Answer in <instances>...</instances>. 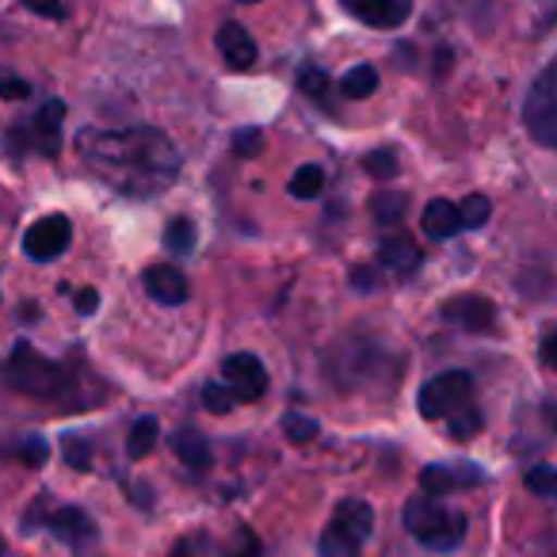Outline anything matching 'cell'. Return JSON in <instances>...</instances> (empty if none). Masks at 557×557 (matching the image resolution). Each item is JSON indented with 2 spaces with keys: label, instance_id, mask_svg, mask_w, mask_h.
I'll use <instances>...</instances> for the list:
<instances>
[{
  "label": "cell",
  "instance_id": "35",
  "mask_svg": "<svg viewBox=\"0 0 557 557\" xmlns=\"http://www.w3.org/2000/svg\"><path fill=\"white\" fill-rule=\"evenodd\" d=\"M351 287H356L359 295H371V290L382 287V271L374 268V263H359V268H351Z\"/></svg>",
  "mask_w": 557,
  "mask_h": 557
},
{
  "label": "cell",
  "instance_id": "39",
  "mask_svg": "<svg viewBox=\"0 0 557 557\" xmlns=\"http://www.w3.org/2000/svg\"><path fill=\"white\" fill-rule=\"evenodd\" d=\"M24 9L39 12V16H47V20H65V4H62V0H24Z\"/></svg>",
  "mask_w": 557,
  "mask_h": 557
},
{
  "label": "cell",
  "instance_id": "23",
  "mask_svg": "<svg viewBox=\"0 0 557 557\" xmlns=\"http://www.w3.org/2000/svg\"><path fill=\"white\" fill-rule=\"evenodd\" d=\"M321 187H325V172H321V164H302V169L290 176V195L295 199H318Z\"/></svg>",
  "mask_w": 557,
  "mask_h": 557
},
{
  "label": "cell",
  "instance_id": "31",
  "mask_svg": "<svg viewBox=\"0 0 557 557\" xmlns=\"http://www.w3.org/2000/svg\"><path fill=\"white\" fill-rule=\"evenodd\" d=\"M16 455H20V462H24L27 470H39V466L50 458V447H47V440H42V435H27V440L20 443Z\"/></svg>",
  "mask_w": 557,
  "mask_h": 557
},
{
  "label": "cell",
  "instance_id": "11",
  "mask_svg": "<svg viewBox=\"0 0 557 557\" xmlns=\"http://www.w3.org/2000/svg\"><path fill=\"white\" fill-rule=\"evenodd\" d=\"M141 283H146V295L161 306H184L187 295H191L187 275L180 268H172V263H153V268H146Z\"/></svg>",
  "mask_w": 557,
  "mask_h": 557
},
{
  "label": "cell",
  "instance_id": "18",
  "mask_svg": "<svg viewBox=\"0 0 557 557\" xmlns=\"http://www.w3.org/2000/svg\"><path fill=\"white\" fill-rule=\"evenodd\" d=\"M379 260L394 271H417L420 263V248L409 237H386L379 245Z\"/></svg>",
  "mask_w": 557,
  "mask_h": 557
},
{
  "label": "cell",
  "instance_id": "25",
  "mask_svg": "<svg viewBox=\"0 0 557 557\" xmlns=\"http://www.w3.org/2000/svg\"><path fill=\"white\" fill-rule=\"evenodd\" d=\"M493 214V202L485 195H466L462 207H458V218H462V230H481Z\"/></svg>",
  "mask_w": 557,
  "mask_h": 557
},
{
  "label": "cell",
  "instance_id": "32",
  "mask_svg": "<svg viewBox=\"0 0 557 557\" xmlns=\"http://www.w3.org/2000/svg\"><path fill=\"white\" fill-rule=\"evenodd\" d=\"M363 164H367V172H371L374 180H394L397 176V153H394V149H374Z\"/></svg>",
  "mask_w": 557,
  "mask_h": 557
},
{
  "label": "cell",
  "instance_id": "33",
  "mask_svg": "<svg viewBox=\"0 0 557 557\" xmlns=\"http://www.w3.org/2000/svg\"><path fill=\"white\" fill-rule=\"evenodd\" d=\"M263 554V546H260V539H256L248 527H237V534H233V542H230V549H225V557H260Z\"/></svg>",
  "mask_w": 557,
  "mask_h": 557
},
{
  "label": "cell",
  "instance_id": "24",
  "mask_svg": "<svg viewBox=\"0 0 557 557\" xmlns=\"http://www.w3.org/2000/svg\"><path fill=\"white\" fill-rule=\"evenodd\" d=\"M164 245H169L172 256H191L195 248V225L187 218H172L169 230H164Z\"/></svg>",
  "mask_w": 557,
  "mask_h": 557
},
{
  "label": "cell",
  "instance_id": "36",
  "mask_svg": "<svg viewBox=\"0 0 557 557\" xmlns=\"http://www.w3.org/2000/svg\"><path fill=\"white\" fill-rule=\"evenodd\" d=\"M321 557H359V549L351 542H344L333 527H325V534H321Z\"/></svg>",
  "mask_w": 557,
  "mask_h": 557
},
{
  "label": "cell",
  "instance_id": "14",
  "mask_svg": "<svg viewBox=\"0 0 557 557\" xmlns=\"http://www.w3.org/2000/svg\"><path fill=\"white\" fill-rule=\"evenodd\" d=\"M333 527L336 534H341L344 542H351V546H363L367 539H371V531H374V511H371V504L367 500H344L341 508H336V516H333Z\"/></svg>",
  "mask_w": 557,
  "mask_h": 557
},
{
  "label": "cell",
  "instance_id": "19",
  "mask_svg": "<svg viewBox=\"0 0 557 557\" xmlns=\"http://www.w3.org/2000/svg\"><path fill=\"white\" fill-rule=\"evenodd\" d=\"M374 88H379V70L374 65H351L341 77V92L348 100H367V96H374Z\"/></svg>",
  "mask_w": 557,
  "mask_h": 557
},
{
  "label": "cell",
  "instance_id": "8",
  "mask_svg": "<svg viewBox=\"0 0 557 557\" xmlns=\"http://www.w3.org/2000/svg\"><path fill=\"white\" fill-rule=\"evenodd\" d=\"M485 481V473L470 462H432L420 470V488L424 496H450L462 493V488H473Z\"/></svg>",
  "mask_w": 557,
  "mask_h": 557
},
{
  "label": "cell",
  "instance_id": "30",
  "mask_svg": "<svg viewBox=\"0 0 557 557\" xmlns=\"http://www.w3.org/2000/svg\"><path fill=\"white\" fill-rule=\"evenodd\" d=\"M527 488H531L534 496H542V500H554L557 470L554 466H534V470H527Z\"/></svg>",
  "mask_w": 557,
  "mask_h": 557
},
{
  "label": "cell",
  "instance_id": "15",
  "mask_svg": "<svg viewBox=\"0 0 557 557\" xmlns=\"http://www.w3.org/2000/svg\"><path fill=\"white\" fill-rule=\"evenodd\" d=\"M47 527L54 531L58 542H70L73 549H85L96 542V523L85 508H58L54 516L47 519Z\"/></svg>",
  "mask_w": 557,
  "mask_h": 557
},
{
  "label": "cell",
  "instance_id": "34",
  "mask_svg": "<svg viewBox=\"0 0 557 557\" xmlns=\"http://www.w3.org/2000/svg\"><path fill=\"white\" fill-rule=\"evenodd\" d=\"M260 149H263V134L256 126H240L233 134V153L237 157H260Z\"/></svg>",
  "mask_w": 557,
  "mask_h": 557
},
{
  "label": "cell",
  "instance_id": "9",
  "mask_svg": "<svg viewBox=\"0 0 557 557\" xmlns=\"http://www.w3.org/2000/svg\"><path fill=\"white\" fill-rule=\"evenodd\" d=\"M341 9L351 20H359V24L394 32V27H401L412 16V0H341Z\"/></svg>",
  "mask_w": 557,
  "mask_h": 557
},
{
  "label": "cell",
  "instance_id": "27",
  "mask_svg": "<svg viewBox=\"0 0 557 557\" xmlns=\"http://www.w3.org/2000/svg\"><path fill=\"white\" fill-rule=\"evenodd\" d=\"M298 88H302L310 100L325 103L329 100V73L321 70V65H302V73H298Z\"/></svg>",
  "mask_w": 557,
  "mask_h": 557
},
{
  "label": "cell",
  "instance_id": "26",
  "mask_svg": "<svg viewBox=\"0 0 557 557\" xmlns=\"http://www.w3.org/2000/svg\"><path fill=\"white\" fill-rule=\"evenodd\" d=\"M202 405H207V412H218V417H225V412L237 409V397H233L230 386L218 379V382H207V386H202Z\"/></svg>",
  "mask_w": 557,
  "mask_h": 557
},
{
  "label": "cell",
  "instance_id": "37",
  "mask_svg": "<svg viewBox=\"0 0 557 557\" xmlns=\"http://www.w3.org/2000/svg\"><path fill=\"white\" fill-rule=\"evenodd\" d=\"M73 306H77L81 318H92V313L100 310V290H92V287L77 290V295H73Z\"/></svg>",
  "mask_w": 557,
  "mask_h": 557
},
{
  "label": "cell",
  "instance_id": "1",
  "mask_svg": "<svg viewBox=\"0 0 557 557\" xmlns=\"http://www.w3.org/2000/svg\"><path fill=\"white\" fill-rule=\"evenodd\" d=\"M77 153L103 184L115 191L146 199V195L169 187L180 176V149L169 134L153 126H131V131H81Z\"/></svg>",
  "mask_w": 557,
  "mask_h": 557
},
{
  "label": "cell",
  "instance_id": "21",
  "mask_svg": "<svg viewBox=\"0 0 557 557\" xmlns=\"http://www.w3.org/2000/svg\"><path fill=\"white\" fill-rule=\"evenodd\" d=\"M157 420L153 417H141V420H134L131 424V435H126V455L131 458H146L149 450L157 447Z\"/></svg>",
  "mask_w": 557,
  "mask_h": 557
},
{
  "label": "cell",
  "instance_id": "20",
  "mask_svg": "<svg viewBox=\"0 0 557 557\" xmlns=\"http://www.w3.org/2000/svg\"><path fill=\"white\" fill-rule=\"evenodd\" d=\"M405 207H409V195L405 191H382L371 199V218L379 225H401Z\"/></svg>",
  "mask_w": 557,
  "mask_h": 557
},
{
  "label": "cell",
  "instance_id": "22",
  "mask_svg": "<svg viewBox=\"0 0 557 557\" xmlns=\"http://www.w3.org/2000/svg\"><path fill=\"white\" fill-rule=\"evenodd\" d=\"M481 424H485V420H481V409L473 401H466L462 409H455L447 417V432H450V440H473V435L481 432Z\"/></svg>",
  "mask_w": 557,
  "mask_h": 557
},
{
  "label": "cell",
  "instance_id": "4",
  "mask_svg": "<svg viewBox=\"0 0 557 557\" xmlns=\"http://www.w3.org/2000/svg\"><path fill=\"white\" fill-rule=\"evenodd\" d=\"M523 123L542 149L557 146V70L554 65H546V70L534 77V85L527 88Z\"/></svg>",
  "mask_w": 557,
  "mask_h": 557
},
{
  "label": "cell",
  "instance_id": "2",
  "mask_svg": "<svg viewBox=\"0 0 557 557\" xmlns=\"http://www.w3.org/2000/svg\"><path fill=\"white\" fill-rule=\"evenodd\" d=\"M4 382H9L12 389H20V394L39 397V401H58V397H65L73 386L70 371L58 367L54 359L39 356L27 341H20L16 348H12L9 363H4Z\"/></svg>",
  "mask_w": 557,
  "mask_h": 557
},
{
  "label": "cell",
  "instance_id": "10",
  "mask_svg": "<svg viewBox=\"0 0 557 557\" xmlns=\"http://www.w3.org/2000/svg\"><path fill=\"white\" fill-rule=\"evenodd\" d=\"M443 318L455 329H466V333H493L496 329V310L488 298L481 295H458L443 306Z\"/></svg>",
  "mask_w": 557,
  "mask_h": 557
},
{
  "label": "cell",
  "instance_id": "6",
  "mask_svg": "<svg viewBox=\"0 0 557 557\" xmlns=\"http://www.w3.org/2000/svg\"><path fill=\"white\" fill-rule=\"evenodd\" d=\"M70 237H73V225L65 214H47L24 233V252L39 263H50L70 248Z\"/></svg>",
  "mask_w": 557,
  "mask_h": 557
},
{
  "label": "cell",
  "instance_id": "16",
  "mask_svg": "<svg viewBox=\"0 0 557 557\" xmlns=\"http://www.w3.org/2000/svg\"><path fill=\"white\" fill-rule=\"evenodd\" d=\"M169 443L187 470H210V462H214V450H210L207 435L195 432V428H176Z\"/></svg>",
  "mask_w": 557,
  "mask_h": 557
},
{
  "label": "cell",
  "instance_id": "28",
  "mask_svg": "<svg viewBox=\"0 0 557 557\" xmlns=\"http://www.w3.org/2000/svg\"><path fill=\"white\" fill-rule=\"evenodd\" d=\"M62 455H65V462H70V470H81V473L92 470V447H88V440H81V435H65Z\"/></svg>",
  "mask_w": 557,
  "mask_h": 557
},
{
  "label": "cell",
  "instance_id": "5",
  "mask_svg": "<svg viewBox=\"0 0 557 557\" xmlns=\"http://www.w3.org/2000/svg\"><path fill=\"white\" fill-rule=\"evenodd\" d=\"M473 401V374L470 371H443L424 382L417 405L424 420H447L455 409Z\"/></svg>",
  "mask_w": 557,
  "mask_h": 557
},
{
  "label": "cell",
  "instance_id": "29",
  "mask_svg": "<svg viewBox=\"0 0 557 557\" xmlns=\"http://www.w3.org/2000/svg\"><path fill=\"white\" fill-rule=\"evenodd\" d=\"M318 432L321 428L313 417H302V412H287V417H283V435H287L290 443H310Z\"/></svg>",
  "mask_w": 557,
  "mask_h": 557
},
{
  "label": "cell",
  "instance_id": "17",
  "mask_svg": "<svg viewBox=\"0 0 557 557\" xmlns=\"http://www.w3.org/2000/svg\"><path fill=\"white\" fill-rule=\"evenodd\" d=\"M462 230V218H458V207L447 199H435L424 207V233L435 240H447L455 237V233Z\"/></svg>",
  "mask_w": 557,
  "mask_h": 557
},
{
  "label": "cell",
  "instance_id": "3",
  "mask_svg": "<svg viewBox=\"0 0 557 557\" xmlns=\"http://www.w3.org/2000/svg\"><path fill=\"white\" fill-rule=\"evenodd\" d=\"M401 523L412 539L424 542L428 549H440V554L458 549L466 539V516L447 508L440 496H417V500H409L401 511Z\"/></svg>",
  "mask_w": 557,
  "mask_h": 557
},
{
  "label": "cell",
  "instance_id": "40",
  "mask_svg": "<svg viewBox=\"0 0 557 557\" xmlns=\"http://www.w3.org/2000/svg\"><path fill=\"white\" fill-rule=\"evenodd\" d=\"M202 542H180L176 549H172V557H199Z\"/></svg>",
  "mask_w": 557,
  "mask_h": 557
},
{
  "label": "cell",
  "instance_id": "38",
  "mask_svg": "<svg viewBox=\"0 0 557 557\" xmlns=\"http://www.w3.org/2000/svg\"><path fill=\"white\" fill-rule=\"evenodd\" d=\"M0 96H4V100H24V96H32V85L20 77H4V73H0Z\"/></svg>",
  "mask_w": 557,
  "mask_h": 557
},
{
  "label": "cell",
  "instance_id": "42",
  "mask_svg": "<svg viewBox=\"0 0 557 557\" xmlns=\"http://www.w3.org/2000/svg\"><path fill=\"white\" fill-rule=\"evenodd\" d=\"M240 4H252V0H240Z\"/></svg>",
  "mask_w": 557,
  "mask_h": 557
},
{
  "label": "cell",
  "instance_id": "12",
  "mask_svg": "<svg viewBox=\"0 0 557 557\" xmlns=\"http://www.w3.org/2000/svg\"><path fill=\"white\" fill-rule=\"evenodd\" d=\"M214 42H218V54L225 58V65H230V70L245 73V70H252V65H256V42H252V35L237 24V20H225V24L218 27Z\"/></svg>",
  "mask_w": 557,
  "mask_h": 557
},
{
  "label": "cell",
  "instance_id": "41",
  "mask_svg": "<svg viewBox=\"0 0 557 557\" xmlns=\"http://www.w3.org/2000/svg\"><path fill=\"white\" fill-rule=\"evenodd\" d=\"M542 363H554V336H542Z\"/></svg>",
  "mask_w": 557,
  "mask_h": 557
},
{
  "label": "cell",
  "instance_id": "13",
  "mask_svg": "<svg viewBox=\"0 0 557 557\" xmlns=\"http://www.w3.org/2000/svg\"><path fill=\"white\" fill-rule=\"evenodd\" d=\"M62 119H65V103L62 100H47L39 111L32 115V146L39 149V153L54 157L58 149H62Z\"/></svg>",
  "mask_w": 557,
  "mask_h": 557
},
{
  "label": "cell",
  "instance_id": "7",
  "mask_svg": "<svg viewBox=\"0 0 557 557\" xmlns=\"http://www.w3.org/2000/svg\"><path fill=\"white\" fill-rule=\"evenodd\" d=\"M222 382L230 386V394L237 397V401H260V397L268 394V371H263L260 359L248 356V351H237V356L225 359Z\"/></svg>",
  "mask_w": 557,
  "mask_h": 557
}]
</instances>
